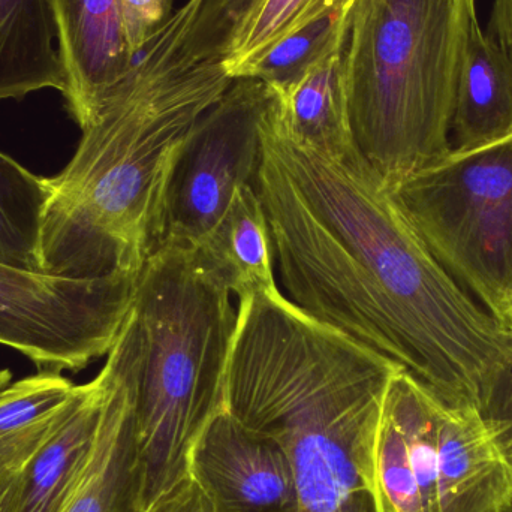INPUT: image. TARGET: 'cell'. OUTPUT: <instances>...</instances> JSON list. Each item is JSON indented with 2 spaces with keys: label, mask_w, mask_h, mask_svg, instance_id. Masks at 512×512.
<instances>
[{
  "label": "cell",
  "mask_w": 512,
  "mask_h": 512,
  "mask_svg": "<svg viewBox=\"0 0 512 512\" xmlns=\"http://www.w3.org/2000/svg\"><path fill=\"white\" fill-rule=\"evenodd\" d=\"M26 472L27 468H0V512L20 510Z\"/></svg>",
  "instance_id": "484cf974"
},
{
  "label": "cell",
  "mask_w": 512,
  "mask_h": 512,
  "mask_svg": "<svg viewBox=\"0 0 512 512\" xmlns=\"http://www.w3.org/2000/svg\"><path fill=\"white\" fill-rule=\"evenodd\" d=\"M512 134V50L472 20L457 81L451 147L474 149Z\"/></svg>",
  "instance_id": "4fadbf2b"
},
{
  "label": "cell",
  "mask_w": 512,
  "mask_h": 512,
  "mask_svg": "<svg viewBox=\"0 0 512 512\" xmlns=\"http://www.w3.org/2000/svg\"><path fill=\"white\" fill-rule=\"evenodd\" d=\"M195 249L239 300L280 291L270 225L255 186L237 189L227 212Z\"/></svg>",
  "instance_id": "9a60e30c"
},
{
  "label": "cell",
  "mask_w": 512,
  "mask_h": 512,
  "mask_svg": "<svg viewBox=\"0 0 512 512\" xmlns=\"http://www.w3.org/2000/svg\"><path fill=\"white\" fill-rule=\"evenodd\" d=\"M438 512H505L512 505V465L477 409L442 402Z\"/></svg>",
  "instance_id": "7c38bea8"
},
{
  "label": "cell",
  "mask_w": 512,
  "mask_h": 512,
  "mask_svg": "<svg viewBox=\"0 0 512 512\" xmlns=\"http://www.w3.org/2000/svg\"><path fill=\"white\" fill-rule=\"evenodd\" d=\"M505 512H512V505H511V507H510V508H508V510H507V511H505Z\"/></svg>",
  "instance_id": "83f0119b"
},
{
  "label": "cell",
  "mask_w": 512,
  "mask_h": 512,
  "mask_svg": "<svg viewBox=\"0 0 512 512\" xmlns=\"http://www.w3.org/2000/svg\"><path fill=\"white\" fill-rule=\"evenodd\" d=\"M74 390L60 372L39 370L12 381L9 370H0V468H29L56 429Z\"/></svg>",
  "instance_id": "ac0fdd59"
},
{
  "label": "cell",
  "mask_w": 512,
  "mask_h": 512,
  "mask_svg": "<svg viewBox=\"0 0 512 512\" xmlns=\"http://www.w3.org/2000/svg\"><path fill=\"white\" fill-rule=\"evenodd\" d=\"M343 59L345 45L312 66L285 92H271L274 117L283 132L295 143L325 155H340L355 146Z\"/></svg>",
  "instance_id": "2e32d148"
},
{
  "label": "cell",
  "mask_w": 512,
  "mask_h": 512,
  "mask_svg": "<svg viewBox=\"0 0 512 512\" xmlns=\"http://www.w3.org/2000/svg\"><path fill=\"white\" fill-rule=\"evenodd\" d=\"M188 475L216 512L300 511L285 447L225 409L192 447Z\"/></svg>",
  "instance_id": "9c48e42d"
},
{
  "label": "cell",
  "mask_w": 512,
  "mask_h": 512,
  "mask_svg": "<svg viewBox=\"0 0 512 512\" xmlns=\"http://www.w3.org/2000/svg\"><path fill=\"white\" fill-rule=\"evenodd\" d=\"M477 0H357L345 44L355 147L390 188L451 147Z\"/></svg>",
  "instance_id": "5b68a950"
},
{
  "label": "cell",
  "mask_w": 512,
  "mask_h": 512,
  "mask_svg": "<svg viewBox=\"0 0 512 512\" xmlns=\"http://www.w3.org/2000/svg\"><path fill=\"white\" fill-rule=\"evenodd\" d=\"M221 75L131 71L87 123L62 173L48 177L42 273L138 274L162 243L168 186L198 120L230 89Z\"/></svg>",
  "instance_id": "3957f363"
},
{
  "label": "cell",
  "mask_w": 512,
  "mask_h": 512,
  "mask_svg": "<svg viewBox=\"0 0 512 512\" xmlns=\"http://www.w3.org/2000/svg\"><path fill=\"white\" fill-rule=\"evenodd\" d=\"M255 188L289 301L448 405L478 408L512 331L444 270L357 147L325 155L295 143L271 93Z\"/></svg>",
  "instance_id": "6da1fadb"
},
{
  "label": "cell",
  "mask_w": 512,
  "mask_h": 512,
  "mask_svg": "<svg viewBox=\"0 0 512 512\" xmlns=\"http://www.w3.org/2000/svg\"><path fill=\"white\" fill-rule=\"evenodd\" d=\"M233 294L192 246L161 243L138 274L114 348L128 385L146 512L188 477L189 454L224 409Z\"/></svg>",
  "instance_id": "277c9868"
},
{
  "label": "cell",
  "mask_w": 512,
  "mask_h": 512,
  "mask_svg": "<svg viewBox=\"0 0 512 512\" xmlns=\"http://www.w3.org/2000/svg\"><path fill=\"white\" fill-rule=\"evenodd\" d=\"M486 33L512 50V0H493Z\"/></svg>",
  "instance_id": "4316f807"
},
{
  "label": "cell",
  "mask_w": 512,
  "mask_h": 512,
  "mask_svg": "<svg viewBox=\"0 0 512 512\" xmlns=\"http://www.w3.org/2000/svg\"><path fill=\"white\" fill-rule=\"evenodd\" d=\"M258 2L259 0H200L201 15L210 24L213 32L228 45L239 24Z\"/></svg>",
  "instance_id": "cb8c5ba5"
},
{
  "label": "cell",
  "mask_w": 512,
  "mask_h": 512,
  "mask_svg": "<svg viewBox=\"0 0 512 512\" xmlns=\"http://www.w3.org/2000/svg\"><path fill=\"white\" fill-rule=\"evenodd\" d=\"M270 102L264 83L239 78L198 120L168 186L162 243L198 248L227 212L237 189L256 186L262 122Z\"/></svg>",
  "instance_id": "ba28073f"
},
{
  "label": "cell",
  "mask_w": 512,
  "mask_h": 512,
  "mask_svg": "<svg viewBox=\"0 0 512 512\" xmlns=\"http://www.w3.org/2000/svg\"><path fill=\"white\" fill-rule=\"evenodd\" d=\"M42 89L66 90L51 0H0V101Z\"/></svg>",
  "instance_id": "e0dca14e"
},
{
  "label": "cell",
  "mask_w": 512,
  "mask_h": 512,
  "mask_svg": "<svg viewBox=\"0 0 512 512\" xmlns=\"http://www.w3.org/2000/svg\"><path fill=\"white\" fill-rule=\"evenodd\" d=\"M147 512H216L200 487L186 477L170 492L159 498Z\"/></svg>",
  "instance_id": "d4e9b609"
},
{
  "label": "cell",
  "mask_w": 512,
  "mask_h": 512,
  "mask_svg": "<svg viewBox=\"0 0 512 512\" xmlns=\"http://www.w3.org/2000/svg\"><path fill=\"white\" fill-rule=\"evenodd\" d=\"M126 44L138 56L173 17L174 0H117Z\"/></svg>",
  "instance_id": "603a6c76"
},
{
  "label": "cell",
  "mask_w": 512,
  "mask_h": 512,
  "mask_svg": "<svg viewBox=\"0 0 512 512\" xmlns=\"http://www.w3.org/2000/svg\"><path fill=\"white\" fill-rule=\"evenodd\" d=\"M48 198L45 177L0 152V262L23 270L39 268V234Z\"/></svg>",
  "instance_id": "ffe728a7"
},
{
  "label": "cell",
  "mask_w": 512,
  "mask_h": 512,
  "mask_svg": "<svg viewBox=\"0 0 512 512\" xmlns=\"http://www.w3.org/2000/svg\"><path fill=\"white\" fill-rule=\"evenodd\" d=\"M348 0H259L231 36L222 62L231 80H237L276 42L316 15Z\"/></svg>",
  "instance_id": "44dd1931"
},
{
  "label": "cell",
  "mask_w": 512,
  "mask_h": 512,
  "mask_svg": "<svg viewBox=\"0 0 512 512\" xmlns=\"http://www.w3.org/2000/svg\"><path fill=\"white\" fill-rule=\"evenodd\" d=\"M107 388L104 367L93 381L75 385L56 429L27 468L18 512H59L63 507L89 460Z\"/></svg>",
  "instance_id": "5bb4252c"
},
{
  "label": "cell",
  "mask_w": 512,
  "mask_h": 512,
  "mask_svg": "<svg viewBox=\"0 0 512 512\" xmlns=\"http://www.w3.org/2000/svg\"><path fill=\"white\" fill-rule=\"evenodd\" d=\"M484 426L512 465V349L477 408Z\"/></svg>",
  "instance_id": "7402d4cb"
},
{
  "label": "cell",
  "mask_w": 512,
  "mask_h": 512,
  "mask_svg": "<svg viewBox=\"0 0 512 512\" xmlns=\"http://www.w3.org/2000/svg\"><path fill=\"white\" fill-rule=\"evenodd\" d=\"M69 113L84 128L134 63L117 0H51Z\"/></svg>",
  "instance_id": "30bf717a"
},
{
  "label": "cell",
  "mask_w": 512,
  "mask_h": 512,
  "mask_svg": "<svg viewBox=\"0 0 512 512\" xmlns=\"http://www.w3.org/2000/svg\"><path fill=\"white\" fill-rule=\"evenodd\" d=\"M391 192L444 270L512 331V134L451 149Z\"/></svg>",
  "instance_id": "8992f818"
},
{
  "label": "cell",
  "mask_w": 512,
  "mask_h": 512,
  "mask_svg": "<svg viewBox=\"0 0 512 512\" xmlns=\"http://www.w3.org/2000/svg\"><path fill=\"white\" fill-rule=\"evenodd\" d=\"M108 388L89 460L59 512H146L140 444L116 348L107 355Z\"/></svg>",
  "instance_id": "8fae6325"
},
{
  "label": "cell",
  "mask_w": 512,
  "mask_h": 512,
  "mask_svg": "<svg viewBox=\"0 0 512 512\" xmlns=\"http://www.w3.org/2000/svg\"><path fill=\"white\" fill-rule=\"evenodd\" d=\"M138 274L68 279L0 262V345L38 370L86 369L116 343Z\"/></svg>",
  "instance_id": "52a82bcc"
},
{
  "label": "cell",
  "mask_w": 512,
  "mask_h": 512,
  "mask_svg": "<svg viewBox=\"0 0 512 512\" xmlns=\"http://www.w3.org/2000/svg\"><path fill=\"white\" fill-rule=\"evenodd\" d=\"M400 370L282 291L249 295L237 306L224 409L285 447L298 512H385L376 442Z\"/></svg>",
  "instance_id": "7a4b0ae2"
},
{
  "label": "cell",
  "mask_w": 512,
  "mask_h": 512,
  "mask_svg": "<svg viewBox=\"0 0 512 512\" xmlns=\"http://www.w3.org/2000/svg\"><path fill=\"white\" fill-rule=\"evenodd\" d=\"M385 512H391V511H388V510H387V507H385Z\"/></svg>",
  "instance_id": "f1b7e54d"
},
{
  "label": "cell",
  "mask_w": 512,
  "mask_h": 512,
  "mask_svg": "<svg viewBox=\"0 0 512 512\" xmlns=\"http://www.w3.org/2000/svg\"><path fill=\"white\" fill-rule=\"evenodd\" d=\"M355 2L340 3L297 27L248 66L240 78H255L271 92H285L312 66L345 45Z\"/></svg>",
  "instance_id": "d6986e66"
}]
</instances>
